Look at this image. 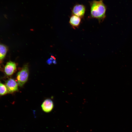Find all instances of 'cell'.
<instances>
[{
	"label": "cell",
	"mask_w": 132,
	"mask_h": 132,
	"mask_svg": "<svg viewBox=\"0 0 132 132\" xmlns=\"http://www.w3.org/2000/svg\"><path fill=\"white\" fill-rule=\"evenodd\" d=\"M89 3L91 17L97 19L99 22L103 21L106 17L107 8L103 0H93Z\"/></svg>",
	"instance_id": "obj_1"
},
{
	"label": "cell",
	"mask_w": 132,
	"mask_h": 132,
	"mask_svg": "<svg viewBox=\"0 0 132 132\" xmlns=\"http://www.w3.org/2000/svg\"><path fill=\"white\" fill-rule=\"evenodd\" d=\"M29 76V69L27 64L24 65L22 70L17 73V80L19 86L22 87L27 81Z\"/></svg>",
	"instance_id": "obj_2"
},
{
	"label": "cell",
	"mask_w": 132,
	"mask_h": 132,
	"mask_svg": "<svg viewBox=\"0 0 132 132\" xmlns=\"http://www.w3.org/2000/svg\"><path fill=\"white\" fill-rule=\"evenodd\" d=\"M86 10V7L84 5L77 4L74 5L72 9V14L80 18L84 17Z\"/></svg>",
	"instance_id": "obj_3"
},
{
	"label": "cell",
	"mask_w": 132,
	"mask_h": 132,
	"mask_svg": "<svg viewBox=\"0 0 132 132\" xmlns=\"http://www.w3.org/2000/svg\"><path fill=\"white\" fill-rule=\"evenodd\" d=\"M18 84L13 79L10 78L6 81L5 85L9 93H12L18 90Z\"/></svg>",
	"instance_id": "obj_4"
},
{
	"label": "cell",
	"mask_w": 132,
	"mask_h": 132,
	"mask_svg": "<svg viewBox=\"0 0 132 132\" xmlns=\"http://www.w3.org/2000/svg\"><path fill=\"white\" fill-rule=\"evenodd\" d=\"M16 68V66L14 62L10 61L6 64L4 69L5 73L8 76L12 75L14 72Z\"/></svg>",
	"instance_id": "obj_5"
},
{
	"label": "cell",
	"mask_w": 132,
	"mask_h": 132,
	"mask_svg": "<svg viewBox=\"0 0 132 132\" xmlns=\"http://www.w3.org/2000/svg\"><path fill=\"white\" fill-rule=\"evenodd\" d=\"M41 107L43 110L45 112L48 113L52 110L54 107V104L51 100L47 99L43 102Z\"/></svg>",
	"instance_id": "obj_6"
},
{
	"label": "cell",
	"mask_w": 132,
	"mask_h": 132,
	"mask_svg": "<svg viewBox=\"0 0 132 132\" xmlns=\"http://www.w3.org/2000/svg\"><path fill=\"white\" fill-rule=\"evenodd\" d=\"M81 19L78 16L72 14L70 17L69 23L73 28H78L81 23Z\"/></svg>",
	"instance_id": "obj_7"
},
{
	"label": "cell",
	"mask_w": 132,
	"mask_h": 132,
	"mask_svg": "<svg viewBox=\"0 0 132 132\" xmlns=\"http://www.w3.org/2000/svg\"><path fill=\"white\" fill-rule=\"evenodd\" d=\"M7 49L6 46L0 44V60L3 59L6 54Z\"/></svg>",
	"instance_id": "obj_8"
},
{
	"label": "cell",
	"mask_w": 132,
	"mask_h": 132,
	"mask_svg": "<svg viewBox=\"0 0 132 132\" xmlns=\"http://www.w3.org/2000/svg\"><path fill=\"white\" fill-rule=\"evenodd\" d=\"M8 93V91L6 85L0 82V95H4Z\"/></svg>",
	"instance_id": "obj_9"
}]
</instances>
